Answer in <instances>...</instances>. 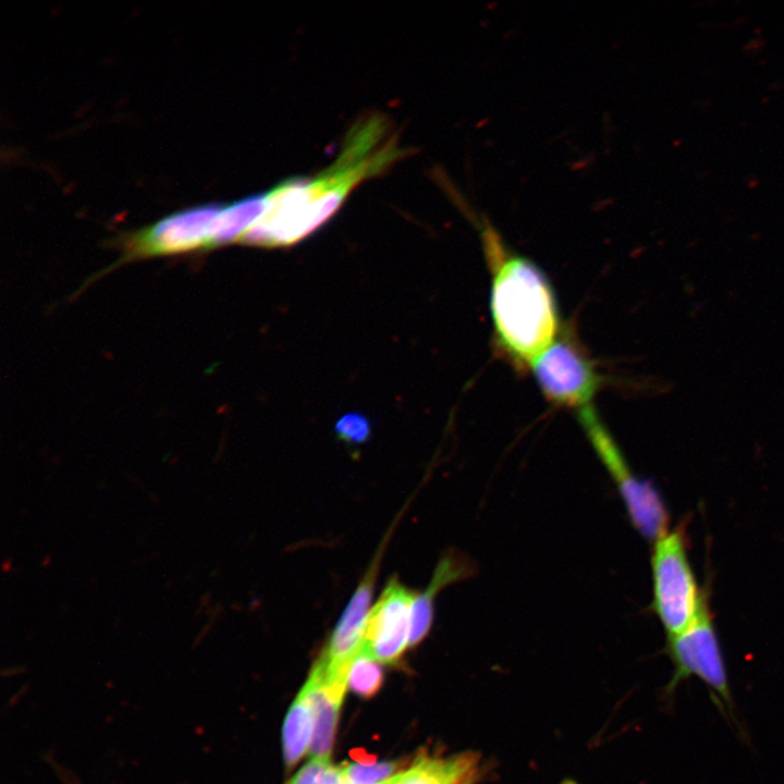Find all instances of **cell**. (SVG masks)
<instances>
[{
    "mask_svg": "<svg viewBox=\"0 0 784 784\" xmlns=\"http://www.w3.org/2000/svg\"><path fill=\"white\" fill-rule=\"evenodd\" d=\"M408 154L383 114L359 119L336 160L314 176H295L265 193V210L240 243L291 245L330 219L358 184L383 173Z\"/></svg>",
    "mask_w": 784,
    "mask_h": 784,
    "instance_id": "6da1fadb",
    "label": "cell"
},
{
    "mask_svg": "<svg viewBox=\"0 0 784 784\" xmlns=\"http://www.w3.org/2000/svg\"><path fill=\"white\" fill-rule=\"evenodd\" d=\"M481 240L492 275L490 310L497 342L517 366H528L558 334L553 290L542 271L509 250L491 225L481 230Z\"/></svg>",
    "mask_w": 784,
    "mask_h": 784,
    "instance_id": "7a4b0ae2",
    "label": "cell"
},
{
    "mask_svg": "<svg viewBox=\"0 0 784 784\" xmlns=\"http://www.w3.org/2000/svg\"><path fill=\"white\" fill-rule=\"evenodd\" d=\"M652 609L667 636L685 632L707 603L689 563L684 531L677 527L653 542Z\"/></svg>",
    "mask_w": 784,
    "mask_h": 784,
    "instance_id": "3957f363",
    "label": "cell"
},
{
    "mask_svg": "<svg viewBox=\"0 0 784 784\" xmlns=\"http://www.w3.org/2000/svg\"><path fill=\"white\" fill-rule=\"evenodd\" d=\"M577 417L593 450L615 482L633 525L642 537L654 542L669 531L670 517L660 493L650 481L633 474L591 405L579 409Z\"/></svg>",
    "mask_w": 784,
    "mask_h": 784,
    "instance_id": "277c9868",
    "label": "cell"
},
{
    "mask_svg": "<svg viewBox=\"0 0 784 784\" xmlns=\"http://www.w3.org/2000/svg\"><path fill=\"white\" fill-rule=\"evenodd\" d=\"M666 653L674 672L664 690L672 696L685 679L698 677L711 693L714 705L737 724L724 657L706 603L685 632L667 636Z\"/></svg>",
    "mask_w": 784,
    "mask_h": 784,
    "instance_id": "5b68a950",
    "label": "cell"
},
{
    "mask_svg": "<svg viewBox=\"0 0 784 784\" xmlns=\"http://www.w3.org/2000/svg\"><path fill=\"white\" fill-rule=\"evenodd\" d=\"M528 366L550 402L578 411L590 406L603 382L592 359L567 334L555 339Z\"/></svg>",
    "mask_w": 784,
    "mask_h": 784,
    "instance_id": "8992f818",
    "label": "cell"
},
{
    "mask_svg": "<svg viewBox=\"0 0 784 784\" xmlns=\"http://www.w3.org/2000/svg\"><path fill=\"white\" fill-rule=\"evenodd\" d=\"M221 207L206 204L183 209L125 236L123 260L211 248Z\"/></svg>",
    "mask_w": 784,
    "mask_h": 784,
    "instance_id": "52a82bcc",
    "label": "cell"
},
{
    "mask_svg": "<svg viewBox=\"0 0 784 784\" xmlns=\"http://www.w3.org/2000/svg\"><path fill=\"white\" fill-rule=\"evenodd\" d=\"M415 597V592L393 577L370 609L363 648L378 662L396 663L408 646Z\"/></svg>",
    "mask_w": 784,
    "mask_h": 784,
    "instance_id": "ba28073f",
    "label": "cell"
},
{
    "mask_svg": "<svg viewBox=\"0 0 784 784\" xmlns=\"http://www.w3.org/2000/svg\"><path fill=\"white\" fill-rule=\"evenodd\" d=\"M377 567L376 562L369 568L316 661L328 678L347 679L350 665L364 645Z\"/></svg>",
    "mask_w": 784,
    "mask_h": 784,
    "instance_id": "9c48e42d",
    "label": "cell"
},
{
    "mask_svg": "<svg viewBox=\"0 0 784 784\" xmlns=\"http://www.w3.org/2000/svg\"><path fill=\"white\" fill-rule=\"evenodd\" d=\"M346 679H329L315 663L299 691L307 700L314 720L310 755L329 759L333 746L339 712L346 690Z\"/></svg>",
    "mask_w": 784,
    "mask_h": 784,
    "instance_id": "30bf717a",
    "label": "cell"
},
{
    "mask_svg": "<svg viewBox=\"0 0 784 784\" xmlns=\"http://www.w3.org/2000/svg\"><path fill=\"white\" fill-rule=\"evenodd\" d=\"M475 573V565L468 558L456 552L446 553L437 564L434 574L425 591L416 595L411 611L408 646L419 644L428 634L433 620V601L438 592L450 584L460 581Z\"/></svg>",
    "mask_w": 784,
    "mask_h": 784,
    "instance_id": "8fae6325",
    "label": "cell"
},
{
    "mask_svg": "<svg viewBox=\"0 0 784 784\" xmlns=\"http://www.w3.org/2000/svg\"><path fill=\"white\" fill-rule=\"evenodd\" d=\"M481 775V758L474 751L444 758L424 755L400 773L397 784H477Z\"/></svg>",
    "mask_w": 784,
    "mask_h": 784,
    "instance_id": "7c38bea8",
    "label": "cell"
},
{
    "mask_svg": "<svg viewBox=\"0 0 784 784\" xmlns=\"http://www.w3.org/2000/svg\"><path fill=\"white\" fill-rule=\"evenodd\" d=\"M265 210V193L222 205L217 217L211 247L240 242Z\"/></svg>",
    "mask_w": 784,
    "mask_h": 784,
    "instance_id": "4fadbf2b",
    "label": "cell"
},
{
    "mask_svg": "<svg viewBox=\"0 0 784 784\" xmlns=\"http://www.w3.org/2000/svg\"><path fill=\"white\" fill-rule=\"evenodd\" d=\"M314 720L310 707L299 693L291 706L282 731L283 756L286 768L291 769L306 752L310 742Z\"/></svg>",
    "mask_w": 784,
    "mask_h": 784,
    "instance_id": "5bb4252c",
    "label": "cell"
},
{
    "mask_svg": "<svg viewBox=\"0 0 784 784\" xmlns=\"http://www.w3.org/2000/svg\"><path fill=\"white\" fill-rule=\"evenodd\" d=\"M383 673L379 662L363 647L350 665L348 688L363 698L372 697L380 688Z\"/></svg>",
    "mask_w": 784,
    "mask_h": 784,
    "instance_id": "9a60e30c",
    "label": "cell"
},
{
    "mask_svg": "<svg viewBox=\"0 0 784 784\" xmlns=\"http://www.w3.org/2000/svg\"><path fill=\"white\" fill-rule=\"evenodd\" d=\"M397 768L395 762L382 761L377 763L345 764V774L348 784H375L389 775ZM380 783V782H379Z\"/></svg>",
    "mask_w": 784,
    "mask_h": 784,
    "instance_id": "2e32d148",
    "label": "cell"
},
{
    "mask_svg": "<svg viewBox=\"0 0 784 784\" xmlns=\"http://www.w3.org/2000/svg\"><path fill=\"white\" fill-rule=\"evenodd\" d=\"M335 431L340 439L352 444H359L367 440L370 427L364 416L348 414L338 421Z\"/></svg>",
    "mask_w": 784,
    "mask_h": 784,
    "instance_id": "e0dca14e",
    "label": "cell"
},
{
    "mask_svg": "<svg viewBox=\"0 0 784 784\" xmlns=\"http://www.w3.org/2000/svg\"><path fill=\"white\" fill-rule=\"evenodd\" d=\"M329 759L313 757L286 784H322Z\"/></svg>",
    "mask_w": 784,
    "mask_h": 784,
    "instance_id": "ac0fdd59",
    "label": "cell"
},
{
    "mask_svg": "<svg viewBox=\"0 0 784 784\" xmlns=\"http://www.w3.org/2000/svg\"><path fill=\"white\" fill-rule=\"evenodd\" d=\"M767 45V40L761 38L760 36L755 37L750 40H748L746 44L743 45L742 50L744 53L754 57L758 54Z\"/></svg>",
    "mask_w": 784,
    "mask_h": 784,
    "instance_id": "d6986e66",
    "label": "cell"
},
{
    "mask_svg": "<svg viewBox=\"0 0 784 784\" xmlns=\"http://www.w3.org/2000/svg\"><path fill=\"white\" fill-rule=\"evenodd\" d=\"M745 183H746L747 188L755 189L759 186L760 180L756 175L749 174L746 176Z\"/></svg>",
    "mask_w": 784,
    "mask_h": 784,
    "instance_id": "ffe728a7",
    "label": "cell"
},
{
    "mask_svg": "<svg viewBox=\"0 0 784 784\" xmlns=\"http://www.w3.org/2000/svg\"><path fill=\"white\" fill-rule=\"evenodd\" d=\"M782 87H783V84L780 83V82H777V81H774V82H772V83H770V84L768 85V89H769V90H772V91H777V90H780Z\"/></svg>",
    "mask_w": 784,
    "mask_h": 784,
    "instance_id": "44dd1931",
    "label": "cell"
},
{
    "mask_svg": "<svg viewBox=\"0 0 784 784\" xmlns=\"http://www.w3.org/2000/svg\"><path fill=\"white\" fill-rule=\"evenodd\" d=\"M399 777H400V774H396L395 776L389 777L378 784H397Z\"/></svg>",
    "mask_w": 784,
    "mask_h": 784,
    "instance_id": "7402d4cb",
    "label": "cell"
},
{
    "mask_svg": "<svg viewBox=\"0 0 784 784\" xmlns=\"http://www.w3.org/2000/svg\"><path fill=\"white\" fill-rule=\"evenodd\" d=\"M746 21H747V16H746V15H745V16H742V17H738V19H736V20L734 21V25L737 26L738 24H742V23H744V22H746Z\"/></svg>",
    "mask_w": 784,
    "mask_h": 784,
    "instance_id": "603a6c76",
    "label": "cell"
},
{
    "mask_svg": "<svg viewBox=\"0 0 784 784\" xmlns=\"http://www.w3.org/2000/svg\"><path fill=\"white\" fill-rule=\"evenodd\" d=\"M770 100H771L770 97L764 96V97L761 99V103H762V105H768V103L770 102Z\"/></svg>",
    "mask_w": 784,
    "mask_h": 784,
    "instance_id": "cb8c5ba5",
    "label": "cell"
},
{
    "mask_svg": "<svg viewBox=\"0 0 784 784\" xmlns=\"http://www.w3.org/2000/svg\"><path fill=\"white\" fill-rule=\"evenodd\" d=\"M761 32H762V28H761V27H756V28L754 29V34H755V35H760Z\"/></svg>",
    "mask_w": 784,
    "mask_h": 784,
    "instance_id": "d4e9b609",
    "label": "cell"
}]
</instances>
